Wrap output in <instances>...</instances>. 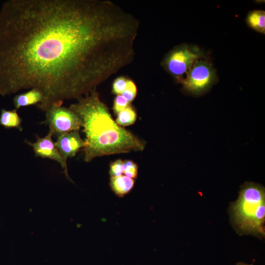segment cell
Listing matches in <instances>:
<instances>
[{"label":"cell","mask_w":265,"mask_h":265,"mask_svg":"<svg viewBox=\"0 0 265 265\" xmlns=\"http://www.w3.org/2000/svg\"><path fill=\"white\" fill-rule=\"evenodd\" d=\"M139 20L108 0H9L0 10V94L37 88L46 111L131 64Z\"/></svg>","instance_id":"cell-1"},{"label":"cell","mask_w":265,"mask_h":265,"mask_svg":"<svg viewBox=\"0 0 265 265\" xmlns=\"http://www.w3.org/2000/svg\"><path fill=\"white\" fill-rule=\"evenodd\" d=\"M69 108L80 117L85 135L84 160L104 156L142 151L146 142L118 125L96 90L78 100Z\"/></svg>","instance_id":"cell-2"},{"label":"cell","mask_w":265,"mask_h":265,"mask_svg":"<svg viewBox=\"0 0 265 265\" xmlns=\"http://www.w3.org/2000/svg\"><path fill=\"white\" fill-rule=\"evenodd\" d=\"M230 213L232 225L239 235L264 238L265 187L259 184L245 183L238 199L231 205Z\"/></svg>","instance_id":"cell-3"},{"label":"cell","mask_w":265,"mask_h":265,"mask_svg":"<svg viewBox=\"0 0 265 265\" xmlns=\"http://www.w3.org/2000/svg\"><path fill=\"white\" fill-rule=\"evenodd\" d=\"M206 56L198 46L183 43L170 50L162 59L161 65L177 83H181L194 63Z\"/></svg>","instance_id":"cell-4"},{"label":"cell","mask_w":265,"mask_h":265,"mask_svg":"<svg viewBox=\"0 0 265 265\" xmlns=\"http://www.w3.org/2000/svg\"><path fill=\"white\" fill-rule=\"evenodd\" d=\"M216 71L207 56L197 60L181 82L182 91L193 97L208 93L218 82Z\"/></svg>","instance_id":"cell-5"},{"label":"cell","mask_w":265,"mask_h":265,"mask_svg":"<svg viewBox=\"0 0 265 265\" xmlns=\"http://www.w3.org/2000/svg\"><path fill=\"white\" fill-rule=\"evenodd\" d=\"M46 119L43 122L48 125L53 135L58 136L69 132L79 131L82 127L80 118L69 107L54 105L46 111Z\"/></svg>","instance_id":"cell-6"},{"label":"cell","mask_w":265,"mask_h":265,"mask_svg":"<svg viewBox=\"0 0 265 265\" xmlns=\"http://www.w3.org/2000/svg\"><path fill=\"white\" fill-rule=\"evenodd\" d=\"M52 133L49 132L43 137L37 135V140L35 142L32 143L26 140L25 142L32 147L35 157L48 158L58 162L64 169L66 177L70 180L68 174L66 161L56 148L54 142L52 140Z\"/></svg>","instance_id":"cell-7"},{"label":"cell","mask_w":265,"mask_h":265,"mask_svg":"<svg viewBox=\"0 0 265 265\" xmlns=\"http://www.w3.org/2000/svg\"><path fill=\"white\" fill-rule=\"evenodd\" d=\"M54 144L66 161L68 158L74 157L80 149L85 146V141L80 137L79 131L69 132L57 136Z\"/></svg>","instance_id":"cell-8"},{"label":"cell","mask_w":265,"mask_h":265,"mask_svg":"<svg viewBox=\"0 0 265 265\" xmlns=\"http://www.w3.org/2000/svg\"><path fill=\"white\" fill-rule=\"evenodd\" d=\"M42 92L37 88H32L25 93L16 95L13 98L15 109L20 107L38 105L43 100Z\"/></svg>","instance_id":"cell-9"},{"label":"cell","mask_w":265,"mask_h":265,"mask_svg":"<svg viewBox=\"0 0 265 265\" xmlns=\"http://www.w3.org/2000/svg\"><path fill=\"white\" fill-rule=\"evenodd\" d=\"M135 181L125 175L111 177L109 185L112 191L120 197H123L133 188Z\"/></svg>","instance_id":"cell-10"},{"label":"cell","mask_w":265,"mask_h":265,"mask_svg":"<svg viewBox=\"0 0 265 265\" xmlns=\"http://www.w3.org/2000/svg\"><path fill=\"white\" fill-rule=\"evenodd\" d=\"M247 25L254 30L265 34V12L262 10L250 11L245 18Z\"/></svg>","instance_id":"cell-11"},{"label":"cell","mask_w":265,"mask_h":265,"mask_svg":"<svg viewBox=\"0 0 265 265\" xmlns=\"http://www.w3.org/2000/svg\"><path fill=\"white\" fill-rule=\"evenodd\" d=\"M17 110L16 109L11 110L1 109L0 114V125L5 129L16 128L22 132L23 131L22 119Z\"/></svg>","instance_id":"cell-12"},{"label":"cell","mask_w":265,"mask_h":265,"mask_svg":"<svg viewBox=\"0 0 265 265\" xmlns=\"http://www.w3.org/2000/svg\"><path fill=\"white\" fill-rule=\"evenodd\" d=\"M137 115L134 108L130 105L117 114L116 123L123 127L133 124L136 121Z\"/></svg>","instance_id":"cell-13"},{"label":"cell","mask_w":265,"mask_h":265,"mask_svg":"<svg viewBox=\"0 0 265 265\" xmlns=\"http://www.w3.org/2000/svg\"><path fill=\"white\" fill-rule=\"evenodd\" d=\"M123 172L125 176L134 179L137 177L138 166L133 161L125 160L123 161Z\"/></svg>","instance_id":"cell-14"},{"label":"cell","mask_w":265,"mask_h":265,"mask_svg":"<svg viewBox=\"0 0 265 265\" xmlns=\"http://www.w3.org/2000/svg\"><path fill=\"white\" fill-rule=\"evenodd\" d=\"M136 94L137 87L135 83L132 80L128 79L126 88L121 95L131 103L135 99Z\"/></svg>","instance_id":"cell-15"},{"label":"cell","mask_w":265,"mask_h":265,"mask_svg":"<svg viewBox=\"0 0 265 265\" xmlns=\"http://www.w3.org/2000/svg\"><path fill=\"white\" fill-rule=\"evenodd\" d=\"M130 105L131 103H130L122 95H117L115 97L113 102V112L117 115L118 113L124 110Z\"/></svg>","instance_id":"cell-16"},{"label":"cell","mask_w":265,"mask_h":265,"mask_svg":"<svg viewBox=\"0 0 265 265\" xmlns=\"http://www.w3.org/2000/svg\"><path fill=\"white\" fill-rule=\"evenodd\" d=\"M128 79L123 76L116 78L112 86V93L116 95H121L125 90Z\"/></svg>","instance_id":"cell-17"},{"label":"cell","mask_w":265,"mask_h":265,"mask_svg":"<svg viewBox=\"0 0 265 265\" xmlns=\"http://www.w3.org/2000/svg\"><path fill=\"white\" fill-rule=\"evenodd\" d=\"M123 161L119 159L111 162L109 165V173L111 177L122 175L123 172Z\"/></svg>","instance_id":"cell-18"},{"label":"cell","mask_w":265,"mask_h":265,"mask_svg":"<svg viewBox=\"0 0 265 265\" xmlns=\"http://www.w3.org/2000/svg\"><path fill=\"white\" fill-rule=\"evenodd\" d=\"M236 265H253L252 264H246L244 262H238L236 264Z\"/></svg>","instance_id":"cell-19"}]
</instances>
